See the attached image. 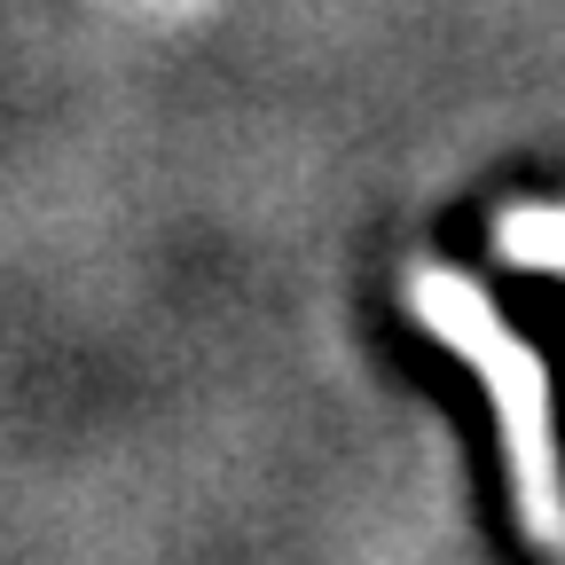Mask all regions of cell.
<instances>
[{"mask_svg":"<svg viewBox=\"0 0 565 565\" xmlns=\"http://www.w3.org/2000/svg\"><path fill=\"white\" fill-rule=\"evenodd\" d=\"M519 259H542V267H565V212H519L503 228Z\"/></svg>","mask_w":565,"mask_h":565,"instance_id":"7a4b0ae2","label":"cell"},{"mask_svg":"<svg viewBox=\"0 0 565 565\" xmlns=\"http://www.w3.org/2000/svg\"><path fill=\"white\" fill-rule=\"evenodd\" d=\"M416 299H424V315H433V322L471 353V362L487 370V393H494V408H503V440H511V456H519L526 471H542V393H534V370L519 362V345L494 338L487 307L463 291V282H448V275H433Z\"/></svg>","mask_w":565,"mask_h":565,"instance_id":"6da1fadb","label":"cell"}]
</instances>
